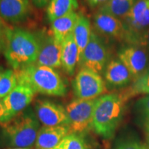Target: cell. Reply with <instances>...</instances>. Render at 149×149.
Masks as SVG:
<instances>
[{
    "mask_svg": "<svg viewBox=\"0 0 149 149\" xmlns=\"http://www.w3.org/2000/svg\"><path fill=\"white\" fill-rule=\"evenodd\" d=\"M15 72L18 84L31 87L35 93L58 97L66 94L64 80L54 68L33 64Z\"/></svg>",
    "mask_w": 149,
    "mask_h": 149,
    "instance_id": "3957f363",
    "label": "cell"
},
{
    "mask_svg": "<svg viewBox=\"0 0 149 149\" xmlns=\"http://www.w3.org/2000/svg\"><path fill=\"white\" fill-rule=\"evenodd\" d=\"M145 129H146V137H147V139H148V142L149 144V123H146V127H145Z\"/></svg>",
    "mask_w": 149,
    "mask_h": 149,
    "instance_id": "1f68e13d",
    "label": "cell"
},
{
    "mask_svg": "<svg viewBox=\"0 0 149 149\" xmlns=\"http://www.w3.org/2000/svg\"><path fill=\"white\" fill-rule=\"evenodd\" d=\"M110 53L106 43L92 31L90 40L80 57L78 64L81 68H87L101 74L109 62Z\"/></svg>",
    "mask_w": 149,
    "mask_h": 149,
    "instance_id": "5b68a950",
    "label": "cell"
},
{
    "mask_svg": "<svg viewBox=\"0 0 149 149\" xmlns=\"http://www.w3.org/2000/svg\"><path fill=\"white\" fill-rule=\"evenodd\" d=\"M35 111L39 121L44 126H68L69 124L66 109L49 100L37 101Z\"/></svg>",
    "mask_w": 149,
    "mask_h": 149,
    "instance_id": "4fadbf2b",
    "label": "cell"
},
{
    "mask_svg": "<svg viewBox=\"0 0 149 149\" xmlns=\"http://www.w3.org/2000/svg\"><path fill=\"white\" fill-rule=\"evenodd\" d=\"M52 149H64V143H63V140L61 141L59 144L57 145V146L55 147V148H52Z\"/></svg>",
    "mask_w": 149,
    "mask_h": 149,
    "instance_id": "d6a6232c",
    "label": "cell"
},
{
    "mask_svg": "<svg viewBox=\"0 0 149 149\" xmlns=\"http://www.w3.org/2000/svg\"><path fill=\"white\" fill-rule=\"evenodd\" d=\"M123 22L128 32V44L139 45L141 35L149 28V0H137Z\"/></svg>",
    "mask_w": 149,
    "mask_h": 149,
    "instance_id": "ba28073f",
    "label": "cell"
},
{
    "mask_svg": "<svg viewBox=\"0 0 149 149\" xmlns=\"http://www.w3.org/2000/svg\"><path fill=\"white\" fill-rule=\"evenodd\" d=\"M121 93L126 100L139 95H149V71L134 80L132 84Z\"/></svg>",
    "mask_w": 149,
    "mask_h": 149,
    "instance_id": "7402d4cb",
    "label": "cell"
},
{
    "mask_svg": "<svg viewBox=\"0 0 149 149\" xmlns=\"http://www.w3.org/2000/svg\"><path fill=\"white\" fill-rule=\"evenodd\" d=\"M39 51L40 43L36 35L19 28L7 27L3 54L13 70L35 64Z\"/></svg>",
    "mask_w": 149,
    "mask_h": 149,
    "instance_id": "6da1fadb",
    "label": "cell"
},
{
    "mask_svg": "<svg viewBox=\"0 0 149 149\" xmlns=\"http://www.w3.org/2000/svg\"><path fill=\"white\" fill-rule=\"evenodd\" d=\"M97 31L104 36L128 43V35L124 22L107 13L98 10L94 16Z\"/></svg>",
    "mask_w": 149,
    "mask_h": 149,
    "instance_id": "7c38bea8",
    "label": "cell"
},
{
    "mask_svg": "<svg viewBox=\"0 0 149 149\" xmlns=\"http://www.w3.org/2000/svg\"><path fill=\"white\" fill-rule=\"evenodd\" d=\"M70 133L68 126H43L39 130L36 141V149H52L58 145Z\"/></svg>",
    "mask_w": 149,
    "mask_h": 149,
    "instance_id": "2e32d148",
    "label": "cell"
},
{
    "mask_svg": "<svg viewBox=\"0 0 149 149\" xmlns=\"http://www.w3.org/2000/svg\"><path fill=\"white\" fill-rule=\"evenodd\" d=\"M91 33L92 31L89 19L82 14H79L77 23L72 32V36L79 51V60L89 42Z\"/></svg>",
    "mask_w": 149,
    "mask_h": 149,
    "instance_id": "d6986e66",
    "label": "cell"
},
{
    "mask_svg": "<svg viewBox=\"0 0 149 149\" xmlns=\"http://www.w3.org/2000/svg\"><path fill=\"white\" fill-rule=\"evenodd\" d=\"M147 71H149V67H148V70H147Z\"/></svg>",
    "mask_w": 149,
    "mask_h": 149,
    "instance_id": "d590c367",
    "label": "cell"
},
{
    "mask_svg": "<svg viewBox=\"0 0 149 149\" xmlns=\"http://www.w3.org/2000/svg\"><path fill=\"white\" fill-rule=\"evenodd\" d=\"M64 149H88L83 135L70 133L63 139Z\"/></svg>",
    "mask_w": 149,
    "mask_h": 149,
    "instance_id": "cb8c5ba5",
    "label": "cell"
},
{
    "mask_svg": "<svg viewBox=\"0 0 149 149\" xmlns=\"http://www.w3.org/2000/svg\"><path fill=\"white\" fill-rule=\"evenodd\" d=\"M40 43V51L35 65L58 68L61 67V44L49 31H40L36 35Z\"/></svg>",
    "mask_w": 149,
    "mask_h": 149,
    "instance_id": "30bf717a",
    "label": "cell"
},
{
    "mask_svg": "<svg viewBox=\"0 0 149 149\" xmlns=\"http://www.w3.org/2000/svg\"><path fill=\"white\" fill-rule=\"evenodd\" d=\"M9 149H30V148H9Z\"/></svg>",
    "mask_w": 149,
    "mask_h": 149,
    "instance_id": "836d02e7",
    "label": "cell"
},
{
    "mask_svg": "<svg viewBox=\"0 0 149 149\" xmlns=\"http://www.w3.org/2000/svg\"><path fill=\"white\" fill-rule=\"evenodd\" d=\"M86 2L91 8H95V7L100 6L105 4L109 0H86Z\"/></svg>",
    "mask_w": 149,
    "mask_h": 149,
    "instance_id": "f1b7e54d",
    "label": "cell"
},
{
    "mask_svg": "<svg viewBox=\"0 0 149 149\" xmlns=\"http://www.w3.org/2000/svg\"><path fill=\"white\" fill-rule=\"evenodd\" d=\"M31 11L29 0H0V18L8 23L24 21L30 15Z\"/></svg>",
    "mask_w": 149,
    "mask_h": 149,
    "instance_id": "5bb4252c",
    "label": "cell"
},
{
    "mask_svg": "<svg viewBox=\"0 0 149 149\" xmlns=\"http://www.w3.org/2000/svg\"><path fill=\"white\" fill-rule=\"evenodd\" d=\"M139 45L144 46L149 52V28L145 31L144 34L141 35L139 40Z\"/></svg>",
    "mask_w": 149,
    "mask_h": 149,
    "instance_id": "83f0119b",
    "label": "cell"
},
{
    "mask_svg": "<svg viewBox=\"0 0 149 149\" xmlns=\"http://www.w3.org/2000/svg\"><path fill=\"white\" fill-rule=\"evenodd\" d=\"M18 84L15 70H0V100H3Z\"/></svg>",
    "mask_w": 149,
    "mask_h": 149,
    "instance_id": "603a6c76",
    "label": "cell"
},
{
    "mask_svg": "<svg viewBox=\"0 0 149 149\" xmlns=\"http://www.w3.org/2000/svg\"><path fill=\"white\" fill-rule=\"evenodd\" d=\"M106 81L113 88H122L133 81V77L130 70L120 59H113L104 70Z\"/></svg>",
    "mask_w": 149,
    "mask_h": 149,
    "instance_id": "9a60e30c",
    "label": "cell"
},
{
    "mask_svg": "<svg viewBox=\"0 0 149 149\" xmlns=\"http://www.w3.org/2000/svg\"><path fill=\"white\" fill-rule=\"evenodd\" d=\"M114 149H148V148L139 139L130 138L120 141Z\"/></svg>",
    "mask_w": 149,
    "mask_h": 149,
    "instance_id": "484cf974",
    "label": "cell"
},
{
    "mask_svg": "<svg viewBox=\"0 0 149 149\" xmlns=\"http://www.w3.org/2000/svg\"><path fill=\"white\" fill-rule=\"evenodd\" d=\"M35 93L31 87L18 84L15 88L2 100L6 109L3 124L12 120L26 109L33 101Z\"/></svg>",
    "mask_w": 149,
    "mask_h": 149,
    "instance_id": "8fae6325",
    "label": "cell"
},
{
    "mask_svg": "<svg viewBox=\"0 0 149 149\" xmlns=\"http://www.w3.org/2000/svg\"><path fill=\"white\" fill-rule=\"evenodd\" d=\"M2 70V68H1V67H0V70Z\"/></svg>",
    "mask_w": 149,
    "mask_h": 149,
    "instance_id": "e575fe53",
    "label": "cell"
},
{
    "mask_svg": "<svg viewBox=\"0 0 149 149\" xmlns=\"http://www.w3.org/2000/svg\"><path fill=\"white\" fill-rule=\"evenodd\" d=\"M135 109L146 123H149V95L139 99L136 102Z\"/></svg>",
    "mask_w": 149,
    "mask_h": 149,
    "instance_id": "d4e9b609",
    "label": "cell"
},
{
    "mask_svg": "<svg viewBox=\"0 0 149 149\" xmlns=\"http://www.w3.org/2000/svg\"><path fill=\"white\" fill-rule=\"evenodd\" d=\"M97 99H77L68 104L66 111L68 115L70 133L81 134L92 128L93 112Z\"/></svg>",
    "mask_w": 149,
    "mask_h": 149,
    "instance_id": "8992f818",
    "label": "cell"
},
{
    "mask_svg": "<svg viewBox=\"0 0 149 149\" xmlns=\"http://www.w3.org/2000/svg\"><path fill=\"white\" fill-rule=\"evenodd\" d=\"M126 101L122 93L103 95L97 98L92 122L95 133L104 139L112 138L124 116Z\"/></svg>",
    "mask_w": 149,
    "mask_h": 149,
    "instance_id": "7a4b0ae2",
    "label": "cell"
},
{
    "mask_svg": "<svg viewBox=\"0 0 149 149\" xmlns=\"http://www.w3.org/2000/svg\"><path fill=\"white\" fill-rule=\"evenodd\" d=\"M79 6L78 0H51L48 3L46 13L49 21L74 12Z\"/></svg>",
    "mask_w": 149,
    "mask_h": 149,
    "instance_id": "ffe728a7",
    "label": "cell"
},
{
    "mask_svg": "<svg viewBox=\"0 0 149 149\" xmlns=\"http://www.w3.org/2000/svg\"><path fill=\"white\" fill-rule=\"evenodd\" d=\"M0 19V53H3L6 42V29L7 27Z\"/></svg>",
    "mask_w": 149,
    "mask_h": 149,
    "instance_id": "4316f807",
    "label": "cell"
},
{
    "mask_svg": "<svg viewBox=\"0 0 149 149\" xmlns=\"http://www.w3.org/2000/svg\"><path fill=\"white\" fill-rule=\"evenodd\" d=\"M137 0H109L100 7L99 10L107 13L123 22L130 13Z\"/></svg>",
    "mask_w": 149,
    "mask_h": 149,
    "instance_id": "44dd1931",
    "label": "cell"
},
{
    "mask_svg": "<svg viewBox=\"0 0 149 149\" xmlns=\"http://www.w3.org/2000/svg\"><path fill=\"white\" fill-rule=\"evenodd\" d=\"M6 115V109L2 100H0V124H3Z\"/></svg>",
    "mask_w": 149,
    "mask_h": 149,
    "instance_id": "4dcf8cb0",
    "label": "cell"
},
{
    "mask_svg": "<svg viewBox=\"0 0 149 149\" xmlns=\"http://www.w3.org/2000/svg\"><path fill=\"white\" fill-rule=\"evenodd\" d=\"M31 1L37 8H43L48 5L51 0H31Z\"/></svg>",
    "mask_w": 149,
    "mask_h": 149,
    "instance_id": "f546056e",
    "label": "cell"
},
{
    "mask_svg": "<svg viewBox=\"0 0 149 149\" xmlns=\"http://www.w3.org/2000/svg\"><path fill=\"white\" fill-rule=\"evenodd\" d=\"M78 17L79 13L74 11L51 22V31L59 44H62L67 37L72 34Z\"/></svg>",
    "mask_w": 149,
    "mask_h": 149,
    "instance_id": "e0dca14e",
    "label": "cell"
},
{
    "mask_svg": "<svg viewBox=\"0 0 149 149\" xmlns=\"http://www.w3.org/2000/svg\"><path fill=\"white\" fill-rule=\"evenodd\" d=\"M74 93L77 99L94 100L107 92V86L98 72L81 68L72 81Z\"/></svg>",
    "mask_w": 149,
    "mask_h": 149,
    "instance_id": "52a82bcc",
    "label": "cell"
},
{
    "mask_svg": "<svg viewBox=\"0 0 149 149\" xmlns=\"http://www.w3.org/2000/svg\"><path fill=\"white\" fill-rule=\"evenodd\" d=\"M61 67L67 74H74L75 67L79 61V51L72 36L69 35L61 44Z\"/></svg>",
    "mask_w": 149,
    "mask_h": 149,
    "instance_id": "ac0fdd59",
    "label": "cell"
},
{
    "mask_svg": "<svg viewBox=\"0 0 149 149\" xmlns=\"http://www.w3.org/2000/svg\"><path fill=\"white\" fill-rule=\"evenodd\" d=\"M37 115L29 109L3 124V132L9 144L16 148L33 146L40 130Z\"/></svg>",
    "mask_w": 149,
    "mask_h": 149,
    "instance_id": "277c9868",
    "label": "cell"
},
{
    "mask_svg": "<svg viewBox=\"0 0 149 149\" xmlns=\"http://www.w3.org/2000/svg\"><path fill=\"white\" fill-rule=\"evenodd\" d=\"M118 57L130 70L134 80L143 75L148 69L149 52L142 46L128 44L120 50Z\"/></svg>",
    "mask_w": 149,
    "mask_h": 149,
    "instance_id": "9c48e42d",
    "label": "cell"
}]
</instances>
